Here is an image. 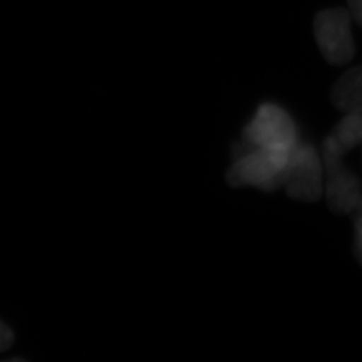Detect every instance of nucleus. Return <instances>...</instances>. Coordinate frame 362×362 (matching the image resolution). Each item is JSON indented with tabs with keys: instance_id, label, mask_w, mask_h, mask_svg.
I'll use <instances>...</instances> for the list:
<instances>
[{
	"instance_id": "nucleus-1",
	"label": "nucleus",
	"mask_w": 362,
	"mask_h": 362,
	"mask_svg": "<svg viewBox=\"0 0 362 362\" xmlns=\"http://www.w3.org/2000/svg\"><path fill=\"white\" fill-rule=\"evenodd\" d=\"M294 151L248 148L243 143L238 144L233 149V164L227 173V180L233 187L251 185L272 192L284 187L286 170Z\"/></svg>"
},
{
	"instance_id": "nucleus-2",
	"label": "nucleus",
	"mask_w": 362,
	"mask_h": 362,
	"mask_svg": "<svg viewBox=\"0 0 362 362\" xmlns=\"http://www.w3.org/2000/svg\"><path fill=\"white\" fill-rule=\"evenodd\" d=\"M248 148L294 151L300 143L297 124L282 106L266 103L258 107L252 119L243 129Z\"/></svg>"
},
{
	"instance_id": "nucleus-3",
	"label": "nucleus",
	"mask_w": 362,
	"mask_h": 362,
	"mask_svg": "<svg viewBox=\"0 0 362 362\" xmlns=\"http://www.w3.org/2000/svg\"><path fill=\"white\" fill-rule=\"evenodd\" d=\"M344 156L345 152L329 134L325 139L321 152L326 177L325 192L333 211L350 214L361 200L362 184L360 177L345 165Z\"/></svg>"
},
{
	"instance_id": "nucleus-4",
	"label": "nucleus",
	"mask_w": 362,
	"mask_h": 362,
	"mask_svg": "<svg viewBox=\"0 0 362 362\" xmlns=\"http://www.w3.org/2000/svg\"><path fill=\"white\" fill-rule=\"evenodd\" d=\"M324 163L313 144H298L286 170L284 187L296 199L314 202L324 192Z\"/></svg>"
},
{
	"instance_id": "nucleus-5",
	"label": "nucleus",
	"mask_w": 362,
	"mask_h": 362,
	"mask_svg": "<svg viewBox=\"0 0 362 362\" xmlns=\"http://www.w3.org/2000/svg\"><path fill=\"white\" fill-rule=\"evenodd\" d=\"M314 35L320 52L332 65H345L354 55L351 16L346 8H327L314 19Z\"/></svg>"
},
{
	"instance_id": "nucleus-6",
	"label": "nucleus",
	"mask_w": 362,
	"mask_h": 362,
	"mask_svg": "<svg viewBox=\"0 0 362 362\" xmlns=\"http://www.w3.org/2000/svg\"><path fill=\"white\" fill-rule=\"evenodd\" d=\"M330 97L342 113L362 112V65L350 69L338 78Z\"/></svg>"
},
{
	"instance_id": "nucleus-7",
	"label": "nucleus",
	"mask_w": 362,
	"mask_h": 362,
	"mask_svg": "<svg viewBox=\"0 0 362 362\" xmlns=\"http://www.w3.org/2000/svg\"><path fill=\"white\" fill-rule=\"evenodd\" d=\"M330 137L345 153L362 145V112L345 113Z\"/></svg>"
},
{
	"instance_id": "nucleus-8",
	"label": "nucleus",
	"mask_w": 362,
	"mask_h": 362,
	"mask_svg": "<svg viewBox=\"0 0 362 362\" xmlns=\"http://www.w3.org/2000/svg\"><path fill=\"white\" fill-rule=\"evenodd\" d=\"M353 212L356 220V254L362 263V197Z\"/></svg>"
},
{
	"instance_id": "nucleus-9",
	"label": "nucleus",
	"mask_w": 362,
	"mask_h": 362,
	"mask_svg": "<svg viewBox=\"0 0 362 362\" xmlns=\"http://www.w3.org/2000/svg\"><path fill=\"white\" fill-rule=\"evenodd\" d=\"M13 330L0 321V351H4L6 349H8L13 344Z\"/></svg>"
},
{
	"instance_id": "nucleus-10",
	"label": "nucleus",
	"mask_w": 362,
	"mask_h": 362,
	"mask_svg": "<svg viewBox=\"0 0 362 362\" xmlns=\"http://www.w3.org/2000/svg\"><path fill=\"white\" fill-rule=\"evenodd\" d=\"M350 16L362 27V0H346Z\"/></svg>"
},
{
	"instance_id": "nucleus-11",
	"label": "nucleus",
	"mask_w": 362,
	"mask_h": 362,
	"mask_svg": "<svg viewBox=\"0 0 362 362\" xmlns=\"http://www.w3.org/2000/svg\"><path fill=\"white\" fill-rule=\"evenodd\" d=\"M3 362H26L25 360H22V358H13V360H8V361H3Z\"/></svg>"
}]
</instances>
